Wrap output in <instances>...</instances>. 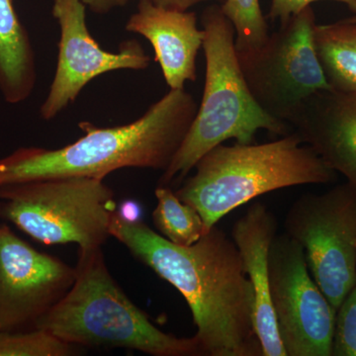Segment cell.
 I'll list each match as a JSON object with an SVG mask.
<instances>
[{
  "label": "cell",
  "mask_w": 356,
  "mask_h": 356,
  "mask_svg": "<svg viewBox=\"0 0 356 356\" xmlns=\"http://www.w3.org/2000/svg\"><path fill=\"white\" fill-rule=\"evenodd\" d=\"M277 228L273 213L264 204L254 203L232 229L243 271L254 290L252 322L262 356H287L278 332L269 287L268 254Z\"/></svg>",
  "instance_id": "obj_12"
},
{
  "label": "cell",
  "mask_w": 356,
  "mask_h": 356,
  "mask_svg": "<svg viewBox=\"0 0 356 356\" xmlns=\"http://www.w3.org/2000/svg\"><path fill=\"white\" fill-rule=\"evenodd\" d=\"M314 43L330 88L356 93V23L316 25Z\"/></svg>",
  "instance_id": "obj_16"
},
{
  "label": "cell",
  "mask_w": 356,
  "mask_h": 356,
  "mask_svg": "<svg viewBox=\"0 0 356 356\" xmlns=\"http://www.w3.org/2000/svg\"><path fill=\"white\" fill-rule=\"evenodd\" d=\"M285 233L304 248L312 277L334 310L356 283V192L348 182L293 202Z\"/></svg>",
  "instance_id": "obj_8"
},
{
  "label": "cell",
  "mask_w": 356,
  "mask_h": 356,
  "mask_svg": "<svg viewBox=\"0 0 356 356\" xmlns=\"http://www.w3.org/2000/svg\"><path fill=\"white\" fill-rule=\"evenodd\" d=\"M76 267L44 254L0 222V332H27L60 301Z\"/></svg>",
  "instance_id": "obj_10"
},
{
  "label": "cell",
  "mask_w": 356,
  "mask_h": 356,
  "mask_svg": "<svg viewBox=\"0 0 356 356\" xmlns=\"http://www.w3.org/2000/svg\"><path fill=\"white\" fill-rule=\"evenodd\" d=\"M318 1H324V0H271L268 16L273 21L280 19V22H284L291 16L301 13L303 9L311 6L314 2ZM331 1L346 4L353 13H356L355 0H331Z\"/></svg>",
  "instance_id": "obj_21"
},
{
  "label": "cell",
  "mask_w": 356,
  "mask_h": 356,
  "mask_svg": "<svg viewBox=\"0 0 356 356\" xmlns=\"http://www.w3.org/2000/svg\"><path fill=\"white\" fill-rule=\"evenodd\" d=\"M77 346L44 330L0 332V356H70Z\"/></svg>",
  "instance_id": "obj_19"
},
{
  "label": "cell",
  "mask_w": 356,
  "mask_h": 356,
  "mask_svg": "<svg viewBox=\"0 0 356 356\" xmlns=\"http://www.w3.org/2000/svg\"><path fill=\"white\" fill-rule=\"evenodd\" d=\"M221 10L235 28L236 51L254 50L268 38L259 0H225Z\"/></svg>",
  "instance_id": "obj_18"
},
{
  "label": "cell",
  "mask_w": 356,
  "mask_h": 356,
  "mask_svg": "<svg viewBox=\"0 0 356 356\" xmlns=\"http://www.w3.org/2000/svg\"><path fill=\"white\" fill-rule=\"evenodd\" d=\"M37 81L36 56L13 0H0V93L9 104L26 102Z\"/></svg>",
  "instance_id": "obj_15"
},
{
  "label": "cell",
  "mask_w": 356,
  "mask_h": 356,
  "mask_svg": "<svg viewBox=\"0 0 356 356\" xmlns=\"http://www.w3.org/2000/svg\"><path fill=\"white\" fill-rule=\"evenodd\" d=\"M355 3H356V0H355Z\"/></svg>",
  "instance_id": "obj_25"
},
{
  "label": "cell",
  "mask_w": 356,
  "mask_h": 356,
  "mask_svg": "<svg viewBox=\"0 0 356 356\" xmlns=\"http://www.w3.org/2000/svg\"><path fill=\"white\" fill-rule=\"evenodd\" d=\"M147 1L152 2L154 6L170 9V10L188 11L191 7L202 2L210 1V0H147ZM218 1H222V0H218Z\"/></svg>",
  "instance_id": "obj_23"
},
{
  "label": "cell",
  "mask_w": 356,
  "mask_h": 356,
  "mask_svg": "<svg viewBox=\"0 0 356 356\" xmlns=\"http://www.w3.org/2000/svg\"><path fill=\"white\" fill-rule=\"evenodd\" d=\"M269 287L287 356H332L337 311L312 277L305 252L286 233L268 254Z\"/></svg>",
  "instance_id": "obj_9"
},
{
  "label": "cell",
  "mask_w": 356,
  "mask_h": 356,
  "mask_svg": "<svg viewBox=\"0 0 356 356\" xmlns=\"http://www.w3.org/2000/svg\"><path fill=\"white\" fill-rule=\"evenodd\" d=\"M175 192L202 218L205 234L232 211L269 192L334 181L337 172L293 132L266 144L219 145Z\"/></svg>",
  "instance_id": "obj_3"
},
{
  "label": "cell",
  "mask_w": 356,
  "mask_h": 356,
  "mask_svg": "<svg viewBox=\"0 0 356 356\" xmlns=\"http://www.w3.org/2000/svg\"><path fill=\"white\" fill-rule=\"evenodd\" d=\"M206 72L202 102L186 137L159 185L184 180L199 159L215 147L234 139L238 144L255 143L259 130L286 136L290 126L267 115L255 102L238 64L235 28L210 6L201 16Z\"/></svg>",
  "instance_id": "obj_5"
},
{
  "label": "cell",
  "mask_w": 356,
  "mask_h": 356,
  "mask_svg": "<svg viewBox=\"0 0 356 356\" xmlns=\"http://www.w3.org/2000/svg\"><path fill=\"white\" fill-rule=\"evenodd\" d=\"M346 20L350 21V22L356 23V15L353 17L346 18Z\"/></svg>",
  "instance_id": "obj_24"
},
{
  "label": "cell",
  "mask_w": 356,
  "mask_h": 356,
  "mask_svg": "<svg viewBox=\"0 0 356 356\" xmlns=\"http://www.w3.org/2000/svg\"><path fill=\"white\" fill-rule=\"evenodd\" d=\"M110 236L184 297L203 355L262 356L252 322L254 290L233 238L217 225L185 247L116 210Z\"/></svg>",
  "instance_id": "obj_1"
},
{
  "label": "cell",
  "mask_w": 356,
  "mask_h": 356,
  "mask_svg": "<svg viewBox=\"0 0 356 356\" xmlns=\"http://www.w3.org/2000/svg\"><path fill=\"white\" fill-rule=\"evenodd\" d=\"M198 105L185 89H170L138 120L98 128L81 122L84 136L60 149L22 147L0 159V186L56 177L104 179L121 168L165 172L191 129Z\"/></svg>",
  "instance_id": "obj_2"
},
{
  "label": "cell",
  "mask_w": 356,
  "mask_h": 356,
  "mask_svg": "<svg viewBox=\"0 0 356 356\" xmlns=\"http://www.w3.org/2000/svg\"><path fill=\"white\" fill-rule=\"evenodd\" d=\"M291 126L356 192V93L320 91Z\"/></svg>",
  "instance_id": "obj_13"
},
{
  "label": "cell",
  "mask_w": 356,
  "mask_h": 356,
  "mask_svg": "<svg viewBox=\"0 0 356 356\" xmlns=\"http://www.w3.org/2000/svg\"><path fill=\"white\" fill-rule=\"evenodd\" d=\"M125 28L152 44L170 89H184L185 83L196 81V58L203 48L204 32L198 28L195 13L140 0L137 13L129 18Z\"/></svg>",
  "instance_id": "obj_14"
},
{
  "label": "cell",
  "mask_w": 356,
  "mask_h": 356,
  "mask_svg": "<svg viewBox=\"0 0 356 356\" xmlns=\"http://www.w3.org/2000/svg\"><path fill=\"white\" fill-rule=\"evenodd\" d=\"M76 280L41 321L44 330L76 346L123 348L154 356H202L195 337L156 327L109 273L102 247L79 248Z\"/></svg>",
  "instance_id": "obj_4"
},
{
  "label": "cell",
  "mask_w": 356,
  "mask_h": 356,
  "mask_svg": "<svg viewBox=\"0 0 356 356\" xmlns=\"http://www.w3.org/2000/svg\"><path fill=\"white\" fill-rule=\"evenodd\" d=\"M81 1L92 13L106 14L114 10L115 8L126 6L129 0H81Z\"/></svg>",
  "instance_id": "obj_22"
},
{
  "label": "cell",
  "mask_w": 356,
  "mask_h": 356,
  "mask_svg": "<svg viewBox=\"0 0 356 356\" xmlns=\"http://www.w3.org/2000/svg\"><path fill=\"white\" fill-rule=\"evenodd\" d=\"M311 6L280 22L277 31L259 48L236 51L248 88L259 107L276 120L291 125L307 103L331 89L321 67Z\"/></svg>",
  "instance_id": "obj_7"
},
{
  "label": "cell",
  "mask_w": 356,
  "mask_h": 356,
  "mask_svg": "<svg viewBox=\"0 0 356 356\" xmlns=\"http://www.w3.org/2000/svg\"><path fill=\"white\" fill-rule=\"evenodd\" d=\"M158 204L153 221L159 235L175 245H191L205 234L200 214L192 206L177 197L168 185H159L154 191Z\"/></svg>",
  "instance_id": "obj_17"
},
{
  "label": "cell",
  "mask_w": 356,
  "mask_h": 356,
  "mask_svg": "<svg viewBox=\"0 0 356 356\" xmlns=\"http://www.w3.org/2000/svg\"><path fill=\"white\" fill-rule=\"evenodd\" d=\"M86 6L81 0H53L54 18L60 30L57 70L50 90L40 108L44 121L56 118L76 99L95 77L119 70H146L151 58L136 40L120 50H103L86 24Z\"/></svg>",
  "instance_id": "obj_11"
},
{
  "label": "cell",
  "mask_w": 356,
  "mask_h": 356,
  "mask_svg": "<svg viewBox=\"0 0 356 356\" xmlns=\"http://www.w3.org/2000/svg\"><path fill=\"white\" fill-rule=\"evenodd\" d=\"M116 211L104 179L70 177L0 186V219L44 245L102 247Z\"/></svg>",
  "instance_id": "obj_6"
},
{
  "label": "cell",
  "mask_w": 356,
  "mask_h": 356,
  "mask_svg": "<svg viewBox=\"0 0 356 356\" xmlns=\"http://www.w3.org/2000/svg\"><path fill=\"white\" fill-rule=\"evenodd\" d=\"M332 356H356V283L337 310Z\"/></svg>",
  "instance_id": "obj_20"
}]
</instances>
